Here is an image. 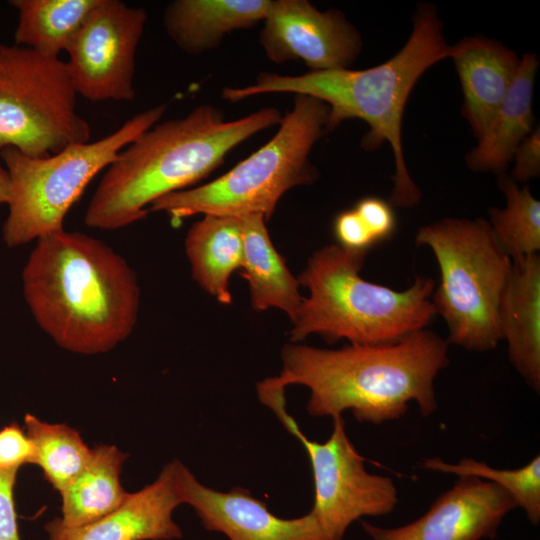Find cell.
Masks as SVG:
<instances>
[{
	"mask_svg": "<svg viewBox=\"0 0 540 540\" xmlns=\"http://www.w3.org/2000/svg\"><path fill=\"white\" fill-rule=\"evenodd\" d=\"M448 345L427 328L385 344L322 349L291 343L282 349L280 374L257 388L303 385L310 391L307 411L316 417L350 410L359 422L381 424L404 416L410 402L427 417L438 407L434 381L449 365Z\"/></svg>",
	"mask_w": 540,
	"mask_h": 540,
	"instance_id": "obj_1",
	"label": "cell"
},
{
	"mask_svg": "<svg viewBox=\"0 0 540 540\" xmlns=\"http://www.w3.org/2000/svg\"><path fill=\"white\" fill-rule=\"evenodd\" d=\"M22 283L35 321L67 351L108 352L136 326L137 276L121 255L93 236L62 229L39 238Z\"/></svg>",
	"mask_w": 540,
	"mask_h": 540,
	"instance_id": "obj_2",
	"label": "cell"
},
{
	"mask_svg": "<svg viewBox=\"0 0 540 540\" xmlns=\"http://www.w3.org/2000/svg\"><path fill=\"white\" fill-rule=\"evenodd\" d=\"M451 46L443 36V24L431 4H420L413 30L405 45L386 62L363 70L350 68L309 71L302 75L263 72L245 87H227L224 99L237 102L265 93H294L319 99L329 108L327 132L347 119H361L368 132L361 140L365 150L389 143L395 163L394 186L389 203L413 207L421 192L404 160L402 118L409 95L422 74L450 56Z\"/></svg>",
	"mask_w": 540,
	"mask_h": 540,
	"instance_id": "obj_3",
	"label": "cell"
},
{
	"mask_svg": "<svg viewBox=\"0 0 540 540\" xmlns=\"http://www.w3.org/2000/svg\"><path fill=\"white\" fill-rule=\"evenodd\" d=\"M273 107L226 121L200 105L181 118L156 123L125 146L105 169L88 204V227L115 230L146 217L147 206L208 176L237 145L279 124Z\"/></svg>",
	"mask_w": 540,
	"mask_h": 540,
	"instance_id": "obj_4",
	"label": "cell"
},
{
	"mask_svg": "<svg viewBox=\"0 0 540 540\" xmlns=\"http://www.w3.org/2000/svg\"><path fill=\"white\" fill-rule=\"evenodd\" d=\"M366 255L330 244L309 258L297 278L309 295L292 321L291 342L317 334L330 344L393 343L430 324L435 281L417 276L402 291L366 281L360 275Z\"/></svg>",
	"mask_w": 540,
	"mask_h": 540,
	"instance_id": "obj_5",
	"label": "cell"
},
{
	"mask_svg": "<svg viewBox=\"0 0 540 540\" xmlns=\"http://www.w3.org/2000/svg\"><path fill=\"white\" fill-rule=\"evenodd\" d=\"M328 114V106L319 99L296 95L292 110L265 145L214 181L159 198L148 212H164L172 220L197 214H262L269 219L289 189L315 180L309 155L327 133Z\"/></svg>",
	"mask_w": 540,
	"mask_h": 540,
	"instance_id": "obj_6",
	"label": "cell"
},
{
	"mask_svg": "<svg viewBox=\"0 0 540 540\" xmlns=\"http://www.w3.org/2000/svg\"><path fill=\"white\" fill-rule=\"evenodd\" d=\"M417 246L429 247L438 263L440 283L432 303L448 328V343L486 352L501 341L500 301L513 260L484 219L445 218L421 227Z\"/></svg>",
	"mask_w": 540,
	"mask_h": 540,
	"instance_id": "obj_7",
	"label": "cell"
},
{
	"mask_svg": "<svg viewBox=\"0 0 540 540\" xmlns=\"http://www.w3.org/2000/svg\"><path fill=\"white\" fill-rule=\"evenodd\" d=\"M166 105L142 111L111 134L31 157L15 148L0 151L10 180L3 240L16 247L64 229L65 216L88 184L141 133L160 121Z\"/></svg>",
	"mask_w": 540,
	"mask_h": 540,
	"instance_id": "obj_8",
	"label": "cell"
},
{
	"mask_svg": "<svg viewBox=\"0 0 540 540\" xmlns=\"http://www.w3.org/2000/svg\"><path fill=\"white\" fill-rule=\"evenodd\" d=\"M76 96L66 61L0 44V151L44 157L89 142L91 127L76 110Z\"/></svg>",
	"mask_w": 540,
	"mask_h": 540,
	"instance_id": "obj_9",
	"label": "cell"
},
{
	"mask_svg": "<svg viewBox=\"0 0 540 540\" xmlns=\"http://www.w3.org/2000/svg\"><path fill=\"white\" fill-rule=\"evenodd\" d=\"M258 395L306 450L314 483L311 511L331 540H343L348 527L362 517L382 516L394 510L398 493L393 480L366 471L365 459L347 436L343 416L332 418V433L320 443L308 439L288 414L285 391H259Z\"/></svg>",
	"mask_w": 540,
	"mask_h": 540,
	"instance_id": "obj_10",
	"label": "cell"
},
{
	"mask_svg": "<svg viewBox=\"0 0 540 540\" xmlns=\"http://www.w3.org/2000/svg\"><path fill=\"white\" fill-rule=\"evenodd\" d=\"M147 14L120 0H98L68 50L67 69L89 101H133L135 58Z\"/></svg>",
	"mask_w": 540,
	"mask_h": 540,
	"instance_id": "obj_11",
	"label": "cell"
},
{
	"mask_svg": "<svg viewBox=\"0 0 540 540\" xmlns=\"http://www.w3.org/2000/svg\"><path fill=\"white\" fill-rule=\"evenodd\" d=\"M259 39L272 62L302 60L311 71L349 68L362 47L341 12L319 11L306 0L272 1Z\"/></svg>",
	"mask_w": 540,
	"mask_h": 540,
	"instance_id": "obj_12",
	"label": "cell"
},
{
	"mask_svg": "<svg viewBox=\"0 0 540 540\" xmlns=\"http://www.w3.org/2000/svg\"><path fill=\"white\" fill-rule=\"evenodd\" d=\"M458 477L418 519L393 528L362 521L363 530L372 540L494 539L505 516L517 507L515 499L490 481Z\"/></svg>",
	"mask_w": 540,
	"mask_h": 540,
	"instance_id": "obj_13",
	"label": "cell"
},
{
	"mask_svg": "<svg viewBox=\"0 0 540 540\" xmlns=\"http://www.w3.org/2000/svg\"><path fill=\"white\" fill-rule=\"evenodd\" d=\"M179 484L183 503L194 508L203 526L230 540H331L317 516L283 519L248 489L220 492L202 485L180 462Z\"/></svg>",
	"mask_w": 540,
	"mask_h": 540,
	"instance_id": "obj_14",
	"label": "cell"
},
{
	"mask_svg": "<svg viewBox=\"0 0 540 540\" xmlns=\"http://www.w3.org/2000/svg\"><path fill=\"white\" fill-rule=\"evenodd\" d=\"M179 464H166L157 479L129 493L125 501L104 517L79 527L64 525L56 518L45 525L48 540H171L180 538V527L172 518L183 504Z\"/></svg>",
	"mask_w": 540,
	"mask_h": 540,
	"instance_id": "obj_15",
	"label": "cell"
},
{
	"mask_svg": "<svg viewBox=\"0 0 540 540\" xmlns=\"http://www.w3.org/2000/svg\"><path fill=\"white\" fill-rule=\"evenodd\" d=\"M463 92V116L480 139L488 129L518 71L520 58L500 42L469 36L451 46Z\"/></svg>",
	"mask_w": 540,
	"mask_h": 540,
	"instance_id": "obj_16",
	"label": "cell"
},
{
	"mask_svg": "<svg viewBox=\"0 0 540 540\" xmlns=\"http://www.w3.org/2000/svg\"><path fill=\"white\" fill-rule=\"evenodd\" d=\"M498 322L509 360L526 383L540 391V257L513 260L503 292Z\"/></svg>",
	"mask_w": 540,
	"mask_h": 540,
	"instance_id": "obj_17",
	"label": "cell"
},
{
	"mask_svg": "<svg viewBox=\"0 0 540 540\" xmlns=\"http://www.w3.org/2000/svg\"><path fill=\"white\" fill-rule=\"evenodd\" d=\"M270 0H177L165 11V30L184 52L198 54L219 45L228 33L264 21Z\"/></svg>",
	"mask_w": 540,
	"mask_h": 540,
	"instance_id": "obj_18",
	"label": "cell"
},
{
	"mask_svg": "<svg viewBox=\"0 0 540 540\" xmlns=\"http://www.w3.org/2000/svg\"><path fill=\"white\" fill-rule=\"evenodd\" d=\"M538 64L534 53L523 54L516 76L492 122L478 145L466 155V164L471 170L504 173L517 147L532 132V98Z\"/></svg>",
	"mask_w": 540,
	"mask_h": 540,
	"instance_id": "obj_19",
	"label": "cell"
},
{
	"mask_svg": "<svg viewBox=\"0 0 540 540\" xmlns=\"http://www.w3.org/2000/svg\"><path fill=\"white\" fill-rule=\"evenodd\" d=\"M243 227V259L241 275L250 289L251 304L257 311L278 308L293 321L302 303L299 281L268 234L265 217L249 214L240 217Z\"/></svg>",
	"mask_w": 540,
	"mask_h": 540,
	"instance_id": "obj_20",
	"label": "cell"
},
{
	"mask_svg": "<svg viewBox=\"0 0 540 540\" xmlns=\"http://www.w3.org/2000/svg\"><path fill=\"white\" fill-rule=\"evenodd\" d=\"M185 250L193 279L218 302L230 304L229 279L243 259L241 218L204 215L188 230Z\"/></svg>",
	"mask_w": 540,
	"mask_h": 540,
	"instance_id": "obj_21",
	"label": "cell"
},
{
	"mask_svg": "<svg viewBox=\"0 0 540 540\" xmlns=\"http://www.w3.org/2000/svg\"><path fill=\"white\" fill-rule=\"evenodd\" d=\"M127 454L112 445L91 449L84 468L61 491V522L69 527L92 523L117 509L127 498L120 482Z\"/></svg>",
	"mask_w": 540,
	"mask_h": 540,
	"instance_id": "obj_22",
	"label": "cell"
},
{
	"mask_svg": "<svg viewBox=\"0 0 540 540\" xmlns=\"http://www.w3.org/2000/svg\"><path fill=\"white\" fill-rule=\"evenodd\" d=\"M98 0H11L18 15L15 45L60 57Z\"/></svg>",
	"mask_w": 540,
	"mask_h": 540,
	"instance_id": "obj_23",
	"label": "cell"
},
{
	"mask_svg": "<svg viewBox=\"0 0 540 540\" xmlns=\"http://www.w3.org/2000/svg\"><path fill=\"white\" fill-rule=\"evenodd\" d=\"M24 423L34 448L31 464L40 466L46 480L60 492L87 464L91 449L77 430L65 424H49L29 413Z\"/></svg>",
	"mask_w": 540,
	"mask_h": 540,
	"instance_id": "obj_24",
	"label": "cell"
},
{
	"mask_svg": "<svg viewBox=\"0 0 540 540\" xmlns=\"http://www.w3.org/2000/svg\"><path fill=\"white\" fill-rule=\"evenodd\" d=\"M498 185L506 198L503 209L492 208L489 224L493 234L512 259L538 254L540 250V202L528 187L520 188L501 173Z\"/></svg>",
	"mask_w": 540,
	"mask_h": 540,
	"instance_id": "obj_25",
	"label": "cell"
},
{
	"mask_svg": "<svg viewBox=\"0 0 540 540\" xmlns=\"http://www.w3.org/2000/svg\"><path fill=\"white\" fill-rule=\"evenodd\" d=\"M422 467L431 471L473 476L497 484L513 496L517 507H521L528 521L540 522V456L517 469H496L483 461L463 458L457 463H448L439 457L423 459Z\"/></svg>",
	"mask_w": 540,
	"mask_h": 540,
	"instance_id": "obj_26",
	"label": "cell"
},
{
	"mask_svg": "<svg viewBox=\"0 0 540 540\" xmlns=\"http://www.w3.org/2000/svg\"><path fill=\"white\" fill-rule=\"evenodd\" d=\"M353 209L377 245L392 238L397 229V218L389 201L377 196H366Z\"/></svg>",
	"mask_w": 540,
	"mask_h": 540,
	"instance_id": "obj_27",
	"label": "cell"
},
{
	"mask_svg": "<svg viewBox=\"0 0 540 540\" xmlns=\"http://www.w3.org/2000/svg\"><path fill=\"white\" fill-rule=\"evenodd\" d=\"M333 233L337 244L347 250L368 253L377 245L353 208L336 215Z\"/></svg>",
	"mask_w": 540,
	"mask_h": 540,
	"instance_id": "obj_28",
	"label": "cell"
},
{
	"mask_svg": "<svg viewBox=\"0 0 540 540\" xmlns=\"http://www.w3.org/2000/svg\"><path fill=\"white\" fill-rule=\"evenodd\" d=\"M33 444L17 424H10L0 431V467L20 468L32 461Z\"/></svg>",
	"mask_w": 540,
	"mask_h": 540,
	"instance_id": "obj_29",
	"label": "cell"
},
{
	"mask_svg": "<svg viewBox=\"0 0 540 540\" xmlns=\"http://www.w3.org/2000/svg\"><path fill=\"white\" fill-rule=\"evenodd\" d=\"M18 469L0 467V540H21L13 498Z\"/></svg>",
	"mask_w": 540,
	"mask_h": 540,
	"instance_id": "obj_30",
	"label": "cell"
},
{
	"mask_svg": "<svg viewBox=\"0 0 540 540\" xmlns=\"http://www.w3.org/2000/svg\"><path fill=\"white\" fill-rule=\"evenodd\" d=\"M513 159L515 165L511 178L516 182H526L540 174V132L539 126L517 147Z\"/></svg>",
	"mask_w": 540,
	"mask_h": 540,
	"instance_id": "obj_31",
	"label": "cell"
},
{
	"mask_svg": "<svg viewBox=\"0 0 540 540\" xmlns=\"http://www.w3.org/2000/svg\"><path fill=\"white\" fill-rule=\"evenodd\" d=\"M11 180L5 167L0 165V204H7L10 197Z\"/></svg>",
	"mask_w": 540,
	"mask_h": 540,
	"instance_id": "obj_32",
	"label": "cell"
}]
</instances>
